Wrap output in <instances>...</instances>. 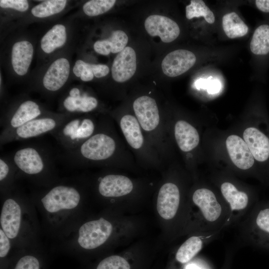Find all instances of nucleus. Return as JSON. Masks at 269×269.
<instances>
[{"label": "nucleus", "mask_w": 269, "mask_h": 269, "mask_svg": "<svg viewBox=\"0 0 269 269\" xmlns=\"http://www.w3.org/2000/svg\"><path fill=\"white\" fill-rule=\"evenodd\" d=\"M72 117L67 114L46 115L33 119L16 129L1 131L0 134V145L51 134Z\"/></svg>", "instance_id": "nucleus-6"}, {"label": "nucleus", "mask_w": 269, "mask_h": 269, "mask_svg": "<svg viewBox=\"0 0 269 269\" xmlns=\"http://www.w3.org/2000/svg\"><path fill=\"white\" fill-rule=\"evenodd\" d=\"M255 3L258 8L262 11L269 12V0H257Z\"/></svg>", "instance_id": "nucleus-38"}, {"label": "nucleus", "mask_w": 269, "mask_h": 269, "mask_svg": "<svg viewBox=\"0 0 269 269\" xmlns=\"http://www.w3.org/2000/svg\"><path fill=\"white\" fill-rule=\"evenodd\" d=\"M174 136L179 147L184 152L192 150L199 142L197 131L185 121L180 120L175 124Z\"/></svg>", "instance_id": "nucleus-22"}, {"label": "nucleus", "mask_w": 269, "mask_h": 269, "mask_svg": "<svg viewBox=\"0 0 269 269\" xmlns=\"http://www.w3.org/2000/svg\"><path fill=\"white\" fill-rule=\"evenodd\" d=\"M47 115L43 113L35 102L28 100L22 102L17 108L0 121L1 131L18 128L37 118Z\"/></svg>", "instance_id": "nucleus-9"}, {"label": "nucleus", "mask_w": 269, "mask_h": 269, "mask_svg": "<svg viewBox=\"0 0 269 269\" xmlns=\"http://www.w3.org/2000/svg\"><path fill=\"white\" fill-rule=\"evenodd\" d=\"M0 6L2 8H11L20 11H25L29 7L25 0H0Z\"/></svg>", "instance_id": "nucleus-36"}, {"label": "nucleus", "mask_w": 269, "mask_h": 269, "mask_svg": "<svg viewBox=\"0 0 269 269\" xmlns=\"http://www.w3.org/2000/svg\"><path fill=\"white\" fill-rule=\"evenodd\" d=\"M0 229L14 247L18 250L42 247L41 224L30 196L17 185L0 195Z\"/></svg>", "instance_id": "nucleus-2"}, {"label": "nucleus", "mask_w": 269, "mask_h": 269, "mask_svg": "<svg viewBox=\"0 0 269 269\" xmlns=\"http://www.w3.org/2000/svg\"><path fill=\"white\" fill-rule=\"evenodd\" d=\"M70 64L65 58L54 61L48 68L43 78L44 87L51 92L60 90L65 84L69 77Z\"/></svg>", "instance_id": "nucleus-17"}, {"label": "nucleus", "mask_w": 269, "mask_h": 269, "mask_svg": "<svg viewBox=\"0 0 269 269\" xmlns=\"http://www.w3.org/2000/svg\"><path fill=\"white\" fill-rule=\"evenodd\" d=\"M42 247L18 250L11 269H43Z\"/></svg>", "instance_id": "nucleus-20"}, {"label": "nucleus", "mask_w": 269, "mask_h": 269, "mask_svg": "<svg viewBox=\"0 0 269 269\" xmlns=\"http://www.w3.org/2000/svg\"><path fill=\"white\" fill-rule=\"evenodd\" d=\"M204 17L209 23H213L215 16L213 12L201 0H191L190 4L186 6V17L188 19L194 17Z\"/></svg>", "instance_id": "nucleus-31"}, {"label": "nucleus", "mask_w": 269, "mask_h": 269, "mask_svg": "<svg viewBox=\"0 0 269 269\" xmlns=\"http://www.w3.org/2000/svg\"><path fill=\"white\" fill-rule=\"evenodd\" d=\"M116 2L115 0H91L84 4L83 10L86 15L95 16L109 10Z\"/></svg>", "instance_id": "nucleus-32"}, {"label": "nucleus", "mask_w": 269, "mask_h": 269, "mask_svg": "<svg viewBox=\"0 0 269 269\" xmlns=\"http://www.w3.org/2000/svg\"><path fill=\"white\" fill-rule=\"evenodd\" d=\"M97 188L103 197H118L130 193L133 189V184L126 176L110 174L99 179Z\"/></svg>", "instance_id": "nucleus-14"}, {"label": "nucleus", "mask_w": 269, "mask_h": 269, "mask_svg": "<svg viewBox=\"0 0 269 269\" xmlns=\"http://www.w3.org/2000/svg\"><path fill=\"white\" fill-rule=\"evenodd\" d=\"M244 141L246 143L254 158L263 162L269 157V139L258 129L250 127L243 133Z\"/></svg>", "instance_id": "nucleus-19"}, {"label": "nucleus", "mask_w": 269, "mask_h": 269, "mask_svg": "<svg viewBox=\"0 0 269 269\" xmlns=\"http://www.w3.org/2000/svg\"><path fill=\"white\" fill-rule=\"evenodd\" d=\"M251 51L256 55H266L269 52V25L259 26L255 31L250 43Z\"/></svg>", "instance_id": "nucleus-29"}, {"label": "nucleus", "mask_w": 269, "mask_h": 269, "mask_svg": "<svg viewBox=\"0 0 269 269\" xmlns=\"http://www.w3.org/2000/svg\"><path fill=\"white\" fill-rule=\"evenodd\" d=\"M196 61V56L192 52L185 49H178L166 55L162 61L161 68L166 76L176 77L189 70Z\"/></svg>", "instance_id": "nucleus-11"}, {"label": "nucleus", "mask_w": 269, "mask_h": 269, "mask_svg": "<svg viewBox=\"0 0 269 269\" xmlns=\"http://www.w3.org/2000/svg\"><path fill=\"white\" fill-rule=\"evenodd\" d=\"M95 122L88 117L74 116L51 133L65 150L73 149L94 134Z\"/></svg>", "instance_id": "nucleus-8"}, {"label": "nucleus", "mask_w": 269, "mask_h": 269, "mask_svg": "<svg viewBox=\"0 0 269 269\" xmlns=\"http://www.w3.org/2000/svg\"><path fill=\"white\" fill-rule=\"evenodd\" d=\"M33 54V47L29 42L21 41L14 44L11 52V63L17 74L22 76L27 73Z\"/></svg>", "instance_id": "nucleus-21"}, {"label": "nucleus", "mask_w": 269, "mask_h": 269, "mask_svg": "<svg viewBox=\"0 0 269 269\" xmlns=\"http://www.w3.org/2000/svg\"><path fill=\"white\" fill-rule=\"evenodd\" d=\"M73 71L75 76L80 77L83 81H90L94 78V75L91 68V64L81 60L76 61Z\"/></svg>", "instance_id": "nucleus-35"}, {"label": "nucleus", "mask_w": 269, "mask_h": 269, "mask_svg": "<svg viewBox=\"0 0 269 269\" xmlns=\"http://www.w3.org/2000/svg\"><path fill=\"white\" fill-rule=\"evenodd\" d=\"M10 157L18 178L24 177L38 188L50 187L60 180L50 153L42 146H23Z\"/></svg>", "instance_id": "nucleus-3"}, {"label": "nucleus", "mask_w": 269, "mask_h": 269, "mask_svg": "<svg viewBox=\"0 0 269 269\" xmlns=\"http://www.w3.org/2000/svg\"><path fill=\"white\" fill-rule=\"evenodd\" d=\"M237 225L240 237L246 244L269 246V206L252 208Z\"/></svg>", "instance_id": "nucleus-7"}, {"label": "nucleus", "mask_w": 269, "mask_h": 269, "mask_svg": "<svg viewBox=\"0 0 269 269\" xmlns=\"http://www.w3.org/2000/svg\"><path fill=\"white\" fill-rule=\"evenodd\" d=\"M185 269H203L195 264H191L186 266Z\"/></svg>", "instance_id": "nucleus-39"}, {"label": "nucleus", "mask_w": 269, "mask_h": 269, "mask_svg": "<svg viewBox=\"0 0 269 269\" xmlns=\"http://www.w3.org/2000/svg\"><path fill=\"white\" fill-rule=\"evenodd\" d=\"M144 27L150 36H158L165 43L174 41L180 33L179 27L176 22L160 15L154 14L147 17L144 22Z\"/></svg>", "instance_id": "nucleus-10"}, {"label": "nucleus", "mask_w": 269, "mask_h": 269, "mask_svg": "<svg viewBox=\"0 0 269 269\" xmlns=\"http://www.w3.org/2000/svg\"><path fill=\"white\" fill-rule=\"evenodd\" d=\"M128 37L123 30H117L112 32L108 39L97 41L94 44L95 51L99 54L108 55L111 52L120 53L126 47Z\"/></svg>", "instance_id": "nucleus-24"}, {"label": "nucleus", "mask_w": 269, "mask_h": 269, "mask_svg": "<svg viewBox=\"0 0 269 269\" xmlns=\"http://www.w3.org/2000/svg\"><path fill=\"white\" fill-rule=\"evenodd\" d=\"M133 108L140 127L146 131H151L158 125L159 115L154 99L147 96L136 99Z\"/></svg>", "instance_id": "nucleus-12"}, {"label": "nucleus", "mask_w": 269, "mask_h": 269, "mask_svg": "<svg viewBox=\"0 0 269 269\" xmlns=\"http://www.w3.org/2000/svg\"><path fill=\"white\" fill-rule=\"evenodd\" d=\"M136 69V57L135 51L126 46L119 53L114 60L112 75L116 82L122 83L129 80Z\"/></svg>", "instance_id": "nucleus-15"}, {"label": "nucleus", "mask_w": 269, "mask_h": 269, "mask_svg": "<svg viewBox=\"0 0 269 269\" xmlns=\"http://www.w3.org/2000/svg\"><path fill=\"white\" fill-rule=\"evenodd\" d=\"M65 0H49L44 1L34 6L31 13L35 17L43 18L61 12L65 7Z\"/></svg>", "instance_id": "nucleus-30"}, {"label": "nucleus", "mask_w": 269, "mask_h": 269, "mask_svg": "<svg viewBox=\"0 0 269 269\" xmlns=\"http://www.w3.org/2000/svg\"><path fill=\"white\" fill-rule=\"evenodd\" d=\"M222 26L226 35L230 38L245 35L248 31V26L235 12L225 14L222 18Z\"/></svg>", "instance_id": "nucleus-28"}, {"label": "nucleus", "mask_w": 269, "mask_h": 269, "mask_svg": "<svg viewBox=\"0 0 269 269\" xmlns=\"http://www.w3.org/2000/svg\"><path fill=\"white\" fill-rule=\"evenodd\" d=\"M226 144L230 158L237 167L247 170L253 165L254 158L241 137L237 135H231L227 138Z\"/></svg>", "instance_id": "nucleus-16"}, {"label": "nucleus", "mask_w": 269, "mask_h": 269, "mask_svg": "<svg viewBox=\"0 0 269 269\" xmlns=\"http://www.w3.org/2000/svg\"><path fill=\"white\" fill-rule=\"evenodd\" d=\"M16 168L10 156L0 157V193L2 195L14 188L18 179Z\"/></svg>", "instance_id": "nucleus-26"}, {"label": "nucleus", "mask_w": 269, "mask_h": 269, "mask_svg": "<svg viewBox=\"0 0 269 269\" xmlns=\"http://www.w3.org/2000/svg\"><path fill=\"white\" fill-rule=\"evenodd\" d=\"M214 237L203 235L190 237L178 249L175 255L176 260L182 264L188 263L201 250L205 243Z\"/></svg>", "instance_id": "nucleus-23"}, {"label": "nucleus", "mask_w": 269, "mask_h": 269, "mask_svg": "<svg viewBox=\"0 0 269 269\" xmlns=\"http://www.w3.org/2000/svg\"><path fill=\"white\" fill-rule=\"evenodd\" d=\"M120 127L129 145L134 149L140 148L143 142L140 126L136 118L131 115L124 116Z\"/></svg>", "instance_id": "nucleus-25"}, {"label": "nucleus", "mask_w": 269, "mask_h": 269, "mask_svg": "<svg viewBox=\"0 0 269 269\" xmlns=\"http://www.w3.org/2000/svg\"><path fill=\"white\" fill-rule=\"evenodd\" d=\"M128 262L123 257L117 255L109 256L103 259L96 269H130Z\"/></svg>", "instance_id": "nucleus-34"}, {"label": "nucleus", "mask_w": 269, "mask_h": 269, "mask_svg": "<svg viewBox=\"0 0 269 269\" xmlns=\"http://www.w3.org/2000/svg\"><path fill=\"white\" fill-rule=\"evenodd\" d=\"M198 212V223L201 235L216 236L229 227L230 212L223 200H220L211 189L200 188L192 196Z\"/></svg>", "instance_id": "nucleus-4"}, {"label": "nucleus", "mask_w": 269, "mask_h": 269, "mask_svg": "<svg viewBox=\"0 0 269 269\" xmlns=\"http://www.w3.org/2000/svg\"><path fill=\"white\" fill-rule=\"evenodd\" d=\"M91 68L94 76L97 78H101L107 75L109 72V68L106 65L91 64Z\"/></svg>", "instance_id": "nucleus-37"}, {"label": "nucleus", "mask_w": 269, "mask_h": 269, "mask_svg": "<svg viewBox=\"0 0 269 269\" xmlns=\"http://www.w3.org/2000/svg\"><path fill=\"white\" fill-rule=\"evenodd\" d=\"M116 148L114 139L105 133L94 134L77 147L65 150V159L79 165L90 162H103L111 158Z\"/></svg>", "instance_id": "nucleus-5"}, {"label": "nucleus", "mask_w": 269, "mask_h": 269, "mask_svg": "<svg viewBox=\"0 0 269 269\" xmlns=\"http://www.w3.org/2000/svg\"><path fill=\"white\" fill-rule=\"evenodd\" d=\"M18 249H16L5 233L0 229V259L1 264L5 262L6 265L11 261Z\"/></svg>", "instance_id": "nucleus-33"}, {"label": "nucleus", "mask_w": 269, "mask_h": 269, "mask_svg": "<svg viewBox=\"0 0 269 269\" xmlns=\"http://www.w3.org/2000/svg\"><path fill=\"white\" fill-rule=\"evenodd\" d=\"M30 197L40 215L43 232L59 244L84 221V192L78 176L39 188Z\"/></svg>", "instance_id": "nucleus-1"}, {"label": "nucleus", "mask_w": 269, "mask_h": 269, "mask_svg": "<svg viewBox=\"0 0 269 269\" xmlns=\"http://www.w3.org/2000/svg\"><path fill=\"white\" fill-rule=\"evenodd\" d=\"M66 37L65 27L62 24L55 25L42 38L41 49L46 53H51L65 44Z\"/></svg>", "instance_id": "nucleus-27"}, {"label": "nucleus", "mask_w": 269, "mask_h": 269, "mask_svg": "<svg viewBox=\"0 0 269 269\" xmlns=\"http://www.w3.org/2000/svg\"><path fill=\"white\" fill-rule=\"evenodd\" d=\"M98 105L96 98L81 93L78 88L71 89L62 103L64 110L69 114L90 112L94 110Z\"/></svg>", "instance_id": "nucleus-18"}, {"label": "nucleus", "mask_w": 269, "mask_h": 269, "mask_svg": "<svg viewBox=\"0 0 269 269\" xmlns=\"http://www.w3.org/2000/svg\"><path fill=\"white\" fill-rule=\"evenodd\" d=\"M178 187L173 183H166L160 188L157 200V210L164 219L171 220L176 215L180 205Z\"/></svg>", "instance_id": "nucleus-13"}]
</instances>
